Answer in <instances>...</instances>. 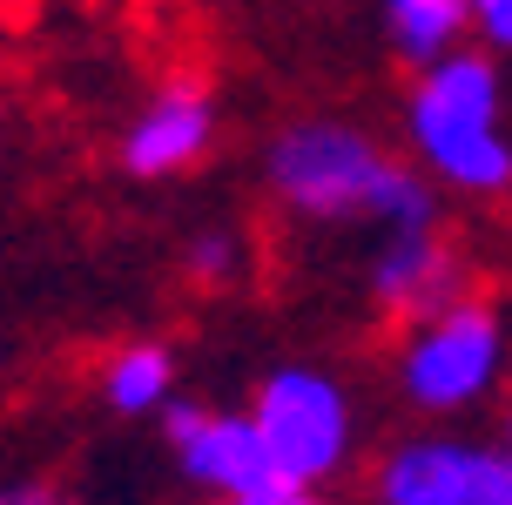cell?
<instances>
[{
  "label": "cell",
  "mask_w": 512,
  "mask_h": 505,
  "mask_svg": "<svg viewBox=\"0 0 512 505\" xmlns=\"http://www.w3.org/2000/svg\"><path fill=\"white\" fill-rule=\"evenodd\" d=\"M472 34L492 54H512V0H472Z\"/></svg>",
  "instance_id": "12"
},
{
  "label": "cell",
  "mask_w": 512,
  "mask_h": 505,
  "mask_svg": "<svg viewBox=\"0 0 512 505\" xmlns=\"http://www.w3.org/2000/svg\"><path fill=\"white\" fill-rule=\"evenodd\" d=\"M465 297V270L452 243L432 229H391L384 236V250L371 256V303H378L384 317H398V324H425L432 310Z\"/></svg>",
  "instance_id": "6"
},
{
  "label": "cell",
  "mask_w": 512,
  "mask_h": 505,
  "mask_svg": "<svg viewBox=\"0 0 512 505\" xmlns=\"http://www.w3.org/2000/svg\"><path fill=\"white\" fill-rule=\"evenodd\" d=\"M378 505H512V445L405 438L371 472Z\"/></svg>",
  "instance_id": "5"
},
{
  "label": "cell",
  "mask_w": 512,
  "mask_h": 505,
  "mask_svg": "<svg viewBox=\"0 0 512 505\" xmlns=\"http://www.w3.org/2000/svg\"><path fill=\"white\" fill-rule=\"evenodd\" d=\"M216 505H331L317 485H263V492H236V499H216Z\"/></svg>",
  "instance_id": "13"
},
{
  "label": "cell",
  "mask_w": 512,
  "mask_h": 505,
  "mask_svg": "<svg viewBox=\"0 0 512 505\" xmlns=\"http://www.w3.org/2000/svg\"><path fill=\"white\" fill-rule=\"evenodd\" d=\"M499 108H506V88H499L492 54L452 48L445 61L418 68L405 101V135L425 162V176H438L445 189H465V196H506L512 142L499 128Z\"/></svg>",
  "instance_id": "2"
},
{
  "label": "cell",
  "mask_w": 512,
  "mask_h": 505,
  "mask_svg": "<svg viewBox=\"0 0 512 505\" xmlns=\"http://www.w3.org/2000/svg\"><path fill=\"white\" fill-rule=\"evenodd\" d=\"M472 27V0H384V34L391 54L411 68H432L465 41Z\"/></svg>",
  "instance_id": "9"
},
{
  "label": "cell",
  "mask_w": 512,
  "mask_h": 505,
  "mask_svg": "<svg viewBox=\"0 0 512 505\" xmlns=\"http://www.w3.org/2000/svg\"><path fill=\"white\" fill-rule=\"evenodd\" d=\"M506 371V317L479 297H459L432 310L425 324H411L398 351V391L432 418L472 411Z\"/></svg>",
  "instance_id": "3"
},
{
  "label": "cell",
  "mask_w": 512,
  "mask_h": 505,
  "mask_svg": "<svg viewBox=\"0 0 512 505\" xmlns=\"http://www.w3.org/2000/svg\"><path fill=\"white\" fill-rule=\"evenodd\" d=\"M263 445L277 458L283 485H324L344 472L351 438H358V411L344 398V384L317 364H277L250 404Z\"/></svg>",
  "instance_id": "4"
},
{
  "label": "cell",
  "mask_w": 512,
  "mask_h": 505,
  "mask_svg": "<svg viewBox=\"0 0 512 505\" xmlns=\"http://www.w3.org/2000/svg\"><path fill=\"white\" fill-rule=\"evenodd\" d=\"M506 445H512V411H506Z\"/></svg>",
  "instance_id": "15"
},
{
  "label": "cell",
  "mask_w": 512,
  "mask_h": 505,
  "mask_svg": "<svg viewBox=\"0 0 512 505\" xmlns=\"http://www.w3.org/2000/svg\"><path fill=\"white\" fill-rule=\"evenodd\" d=\"M263 176L277 202L304 223H384V229H432V182L378 149L351 122H290L263 155Z\"/></svg>",
  "instance_id": "1"
},
{
  "label": "cell",
  "mask_w": 512,
  "mask_h": 505,
  "mask_svg": "<svg viewBox=\"0 0 512 505\" xmlns=\"http://www.w3.org/2000/svg\"><path fill=\"white\" fill-rule=\"evenodd\" d=\"M176 458H182V479L203 485V492H216V499L283 485L277 458H270V445H263V431H256L250 411H209L203 431L176 445Z\"/></svg>",
  "instance_id": "8"
},
{
  "label": "cell",
  "mask_w": 512,
  "mask_h": 505,
  "mask_svg": "<svg viewBox=\"0 0 512 505\" xmlns=\"http://www.w3.org/2000/svg\"><path fill=\"white\" fill-rule=\"evenodd\" d=\"M236 270H243V236H230V229H203L196 243H189V277L196 283H230Z\"/></svg>",
  "instance_id": "11"
},
{
  "label": "cell",
  "mask_w": 512,
  "mask_h": 505,
  "mask_svg": "<svg viewBox=\"0 0 512 505\" xmlns=\"http://www.w3.org/2000/svg\"><path fill=\"white\" fill-rule=\"evenodd\" d=\"M0 505H75V499L48 479H27V485H0Z\"/></svg>",
  "instance_id": "14"
},
{
  "label": "cell",
  "mask_w": 512,
  "mask_h": 505,
  "mask_svg": "<svg viewBox=\"0 0 512 505\" xmlns=\"http://www.w3.org/2000/svg\"><path fill=\"white\" fill-rule=\"evenodd\" d=\"M209 142H216V101L196 88V81H169L162 95L128 122L122 135V169L142 182L182 176L189 162H203Z\"/></svg>",
  "instance_id": "7"
},
{
  "label": "cell",
  "mask_w": 512,
  "mask_h": 505,
  "mask_svg": "<svg viewBox=\"0 0 512 505\" xmlns=\"http://www.w3.org/2000/svg\"><path fill=\"white\" fill-rule=\"evenodd\" d=\"M102 398H108V411H122V418L162 411V404L176 398V351L155 344V337L122 344V351L108 357V371H102Z\"/></svg>",
  "instance_id": "10"
}]
</instances>
